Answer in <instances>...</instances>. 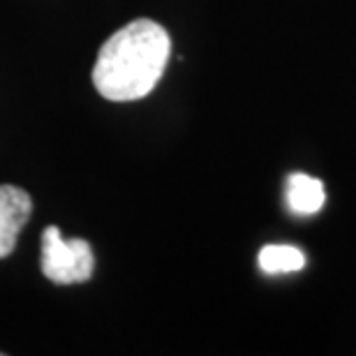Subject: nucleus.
<instances>
[{
    "mask_svg": "<svg viewBox=\"0 0 356 356\" xmlns=\"http://www.w3.org/2000/svg\"><path fill=\"white\" fill-rule=\"evenodd\" d=\"M172 40L158 21L134 19L104 42L92 67V83L109 102L151 95L167 70Z\"/></svg>",
    "mask_w": 356,
    "mask_h": 356,
    "instance_id": "1",
    "label": "nucleus"
},
{
    "mask_svg": "<svg viewBox=\"0 0 356 356\" xmlns=\"http://www.w3.org/2000/svg\"><path fill=\"white\" fill-rule=\"evenodd\" d=\"M95 257L83 238L67 241L58 227L42 232V273L54 284H79L90 280Z\"/></svg>",
    "mask_w": 356,
    "mask_h": 356,
    "instance_id": "2",
    "label": "nucleus"
},
{
    "mask_svg": "<svg viewBox=\"0 0 356 356\" xmlns=\"http://www.w3.org/2000/svg\"><path fill=\"white\" fill-rule=\"evenodd\" d=\"M33 213V199L17 185H0V259L10 257Z\"/></svg>",
    "mask_w": 356,
    "mask_h": 356,
    "instance_id": "3",
    "label": "nucleus"
},
{
    "mask_svg": "<svg viewBox=\"0 0 356 356\" xmlns=\"http://www.w3.org/2000/svg\"><path fill=\"white\" fill-rule=\"evenodd\" d=\"M324 185L308 174H291L287 178V206L296 216H312L324 206Z\"/></svg>",
    "mask_w": 356,
    "mask_h": 356,
    "instance_id": "4",
    "label": "nucleus"
},
{
    "mask_svg": "<svg viewBox=\"0 0 356 356\" xmlns=\"http://www.w3.org/2000/svg\"><path fill=\"white\" fill-rule=\"evenodd\" d=\"M305 266L303 252L294 245H264L259 250V268L268 275L294 273Z\"/></svg>",
    "mask_w": 356,
    "mask_h": 356,
    "instance_id": "5",
    "label": "nucleus"
}]
</instances>
